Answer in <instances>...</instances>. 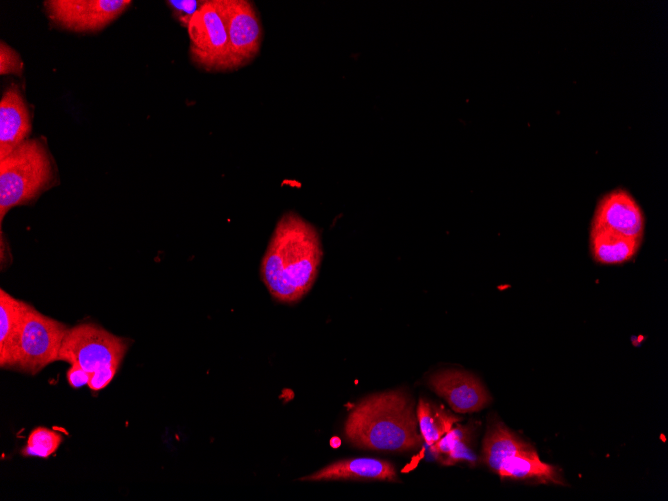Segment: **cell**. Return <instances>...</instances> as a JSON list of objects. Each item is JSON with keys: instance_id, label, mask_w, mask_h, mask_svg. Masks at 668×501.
<instances>
[{"instance_id": "603a6c76", "label": "cell", "mask_w": 668, "mask_h": 501, "mask_svg": "<svg viewBox=\"0 0 668 501\" xmlns=\"http://www.w3.org/2000/svg\"><path fill=\"white\" fill-rule=\"evenodd\" d=\"M91 373L87 372L78 365H71L67 371V381L73 388H80L88 385Z\"/></svg>"}, {"instance_id": "ffe728a7", "label": "cell", "mask_w": 668, "mask_h": 501, "mask_svg": "<svg viewBox=\"0 0 668 501\" xmlns=\"http://www.w3.org/2000/svg\"><path fill=\"white\" fill-rule=\"evenodd\" d=\"M23 72V61L19 53L7 43H0V74H13L21 76Z\"/></svg>"}, {"instance_id": "7a4b0ae2", "label": "cell", "mask_w": 668, "mask_h": 501, "mask_svg": "<svg viewBox=\"0 0 668 501\" xmlns=\"http://www.w3.org/2000/svg\"><path fill=\"white\" fill-rule=\"evenodd\" d=\"M409 396L399 390L361 400L344 424L346 440L355 447L403 452L418 447L422 436Z\"/></svg>"}, {"instance_id": "e0dca14e", "label": "cell", "mask_w": 668, "mask_h": 501, "mask_svg": "<svg viewBox=\"0 0 668 501\" xmlns=\"http://www.w3.org/2000/svg\"><path fill=\"white\" fill-rule=\"evenodd\" d=\"M416 417L421 436L430 447L460 419L424 398L418 402Z\"/></svg>"}, {"instance_id": "44dd1931", "label": "cell", "mask_w": 668, "mask_h": 501, "mask_svg": "<svg viewBox=\"0 0 668 501\" xmlns=\"http://www.w3.org/2000/svg\"><path fill=\"white\" fill-rule=\"evenodd\" d=\"M204 2L196 0H169L166 3L171 8L174 18L183 27L187 28L190 20Z\"/></svg>"}, {"instance_id": "8fae6325", "label": "cell", "mask_w": 668, "mask_h": 501, "mask_svg": "<svg viewBox=\"0 0 668 501\" xmlns=\"http://www.w3.org/2000/svg\"><path fill=\"white\" fill-rule=\"evenodd\" d=\"M30 131L28 106L19 87L12 84L0 101V159L26 141Z\"/></svg>"}, {"instance_id": "d6986e66", "label": "cell", "mask_w": 668, "mask_h": 501, "mask_svg": "<svg viewBox=\"0 0 668 501\" xmlns=\"http://www.w3.org/2000/svg\"><path fill=\"white\" fill-rule=\"evenodd\" d=\"M63 437L54 430L37 427L33 429L27 439V444L21 450L24 456L47 458L56 452Z\"/></svg>"}, {"instance_id": "7c38bea8", "label": "cell", "mask_w": 668, "mask_h": 501, "mask_svg": "<svg viewBox=\"0 0 668 501\" xmlns=\"http://www.w3.org/2000/svg\"><path fill=\"white\" fill-rule=\"evenodd\" d=\"M301 481L325 480H381L397 482L398 475L392 463L376 458H350L333 462Z\"/></svg>"}, {"instance_id": "5b68a950", "label": "cell", "mask_w": 668, "mask_h": 501, "mask_svg": "<svg viewBox=\"0 0 668 501\" xmlns=\"http://www.w3.org/2000/svg\"><path fill=\"white\" fill-rule=\"evenodd\" d=\"M129 342L95 323L70 327L63 339L58 361L78 365L89 373L99 368L121 363Z\"/></svg>"}, {"instance_id": "ba28073f", "label": "cell", "mask_w": 668, "mask_h": 501, "mask_svg": "<svg viewBox=\"0 0 668 501\" xmlns=\"http://www.w3.org/2000/svg\"><path fill=\"white\" fill-rule=\"evenodd\" d=\"M129 0H47L44 7L57 26L74 32H96L118 18Z\"/></svg>"}, {"instance_id": "277c9868", "label": "cell", "mask_w": 668, "mask_h": 501, "mask_svg": "<svg viewBox=\"0 0 668 501\" xmlns=\"http://www.w3.org/2000/svg\"><path fill=\"white\" fill-rule=\"evenodd\" d=\"M69 327L27 304L17 342L14 367L36 374L58 361L63 339Z\"/></svg>"}, {"instance_id": "52a82bcc", "label": "cell", "mask_w": 668, "mask_h": 501, "mask_svg": "<svg viewBox=\"0 0 668 501\" xmlns=\"http://www.w3.org/2000/svg\"><path fill=\"white\" fill-rule=\"evenodd\" d=\"M227 30L231 70L250 63L260 51L263 28L259 14L250 1L216 0Z\"/></svg>"}, {"instance_id": "30bf717a", "label": "cell", "mask_w": 668, "mask_h": 501, "mask_svg": "<svg viewBox=\"0 0 668 501\" xmlns=\"http://www.w3.org/2000/svg\"><path fill=\"white\" fill-rule=\"evenodd\" d=\"M430 388L459 413L477 412L486 407L491 397L482 383L468 372L445 370L429 378Z\"/></svg>"}, {"instance_id": "6da1fadb", "label": "cell", "mask_w": 668, "mask_h": 501, "mask_svg": "<svg viewBox=\"0 0 668 501\" xmlns=\"http://www.w3.org/2000/svg\"><path fill=\"white\" fill-rule=\"evenodd\" d=\"M322 259L316 228L293 212L278 221L261 262V277L278 301L294 303L312 287Z\"/></svg>"}, {"instance_id": "9c48e42d", "label": "cell", "mask_w": 668, "mask_h": 501, "mask_svg": "<svg viewBox=\"0 0 668 501\" xmlns=\"http://www.w3.org/2000/svg\"><path fill=\"white\" fill-rule=\"evenodd\" d=\"M591 227L642 239L645 217L633 196L626 190L618 188L600 198L595 208Z\"/></svg>"}, {"instance_id": "9a60e30c", "label": "cell", "mask_w": 668, "mask_h": 501, "mask_svg": "<svg viewBox=\"0 0 668 501\" xmlns=\"http://www.w3.org/2000/svg\"><path fill=\"white\" fill-rule=\"evenodd\" d=\"M502 423L489 427L482 446V461L495 473L501 464L513 456L530 448Z\"/></svg>"}, {"instance_id": "2e32d148", "label": "cell", "mask_w": 668, "mask_h": 501, "mask_svg": "<svg viewBox=\"0 0 668 501\" xmlns=\"http://www.w3.org/2000/svg\"><path fill=\"white\" fill-rule=\"evenodd\" d=\"M496 474L501 478L535 479L555 484L562 483L558 469L543 462L532 446L505 460Z\"/></svg>"}, {"instance_id": "7402d4cb", "label": "cell", "mask_w": 668, "mask_h": 501, "mask_svg": "<svg viewBox=\"0 0 668 501\" xmlns=\"http://www.w3.org/2000/svg\"><path fill=\"white\" fill-rule=\"evenodd\" d=\"M120 363L115 362L106 366H103L91 373L88 387L92 391H98L105 388L113 379Z\"/></svg>"}, {"instance_id": "4fadbf2b", "label": "cell", "mask_w": 668, "mask_h": 501, "mask_svg": "<svg viewBox=\"0 0 668 501\" xmlns=\"http://www.w3.org/2000/svg\"><path fill=\"white\" fill-rule=\"evenodd\" d=\"M26 302L0 290V365L13 368Z\"/></svg>"}, {"instance_id": "ac0fdd59", "label": "cell", "mask_w": 668, "mask_h": 501, "mask_svg": "<svg viewBox=\"0 0 668 501\" xmlns=\"http://www.w3.org/2000/svg\"><path fill=\"white\" fill-rule=\"evenodd\" d=\"M471 432L465 426L452 427L431 448L440 456L444 464L452 465L458 461H474L475 456L469 447Z\"/></svg>"}, {"instance_id": "3957f363", "label": "cell", "mask_w": 668, "mask_h": 501, "mask_svg": "<svg viewBox=\"0 0 668 501\" xmlns=\"http://www.w3.org/2000/svg\"><path fill=\"white\" fill-rule=\"evenodd\" d=\"M56 166L43 141L27 139L0 159V221L16 206L29 204L55 184Z\"/></svg>"}, {"instance_id": "5bb4252c", "label": "cell", "mask_w": 668, "mask_h": 501, "mask_svg": "<svg viewBox=\"0 0 668 501\" xmlns=\"http://www.w3.org/2000/svg\"><path fill=\"white\" fill-rule=\"evenodd\" d=\"M642 239L627 237L606 229L590 231V249L593 259L601 264H621L638 252Z\"/></svg>"}, {"instance_id": "8992f818", "label": "cell", "mask_w": 668, "mask_h": 501, "mask_svg": "<svg viewBox=\"0 0 668 501\" xmlns=\"http://www.w3.org/2000/svg\"><path fill=\"white\" fill-rule=\"evenodd\" d=\"M192 62L207 71L231 70L227 30L216 0L205 1L187 27Z\"/></svg>"}]
</instances>
